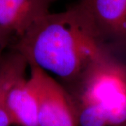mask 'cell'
<instances>
[{"label": "cell", "mask_w": 126, "mask_h": 126, "mask_svg": "<svg viewBox=\"0 0 126 126\" xmlns=\"http://www.w3.org/2000/svg\"><path fill=\"white\" fill-rule=\"evenodd\" d=\"M12 48L28 64L58 78L64 88L76 83L94 60L108 53L84 31L71 7L39 19L16 39Z\"/></svg>", "instance_id": "obj_1"}, {"label": "cell", "mask_w": 126, "mask_h": 126, "mask_svg": "<svg viewBox=\"0 0 126 126\" xmlns=\"http://www.w3.org/2000/svg\"><path fill=\"white\" fill-rule=\"evenodd\" d=\"M64 88L72 101L96 109L107 126H126V64L118 58L102 55Z\"/></svg>", "instance_id": "obj_2"}, {"label": "cell", "mask_w": 126, "mask_h": 126, "mask_svg": "<svg viewBox=\"0 0 126 126\" xmlns=\"http://www.w3.org/2000/svg\"><path fill=\"white\" fill-rule=\"evenodd\" d=\"M70 7L99 47L116 57L126 55V0H78Z\"/></svg>", "instance_id": "obj_3"}, {"label": "cell", "mask_w": 126, "mask_h": 126, "mask_svg": "<svg viewBox=\"0 0 126 126\" xmlns=\"http://www.w3.org/2000/svg\"><path fill=\"white\" fill-rule=\"evenodd\" d=\"M29 80L38 102V126H77L72 99L56 79L33 64Z\"/></svg>", "instance_id": "obj_4"}, {"label": "cell", "mask_w": 126, "mask_h": 126, "mask_svg": "<svg viewBox=\"0 0 126 126\" xmlns=\"http://www.w3.org/2000/svg\"><path fill=\"white\" fill-rule=\"evenodd\" d=\"M58 0H0V27L16 39L39 19L49 14Z\"/></svg>", "instance_id": "obj_5"}, {"label": "cell", "mask_w": 126, "mask_h": 126, "mask_svg": "<svg viewBox=\"0 0 126 126\" xmlns=\"http://www.w3.org/2000/svg\"><path fill=\"white\" fill-rule=\"evenodd\" d=\"M4 104L13 118L14 125L38 126V102L29 78L16 81L6 91Z\"/></svg>", "instance_id": "obj_6"}, {"label": "cell", "mask_w": 126, "mask_h": 126, "mask_svg": "<svg viewBox=\"0 0 126 126\" xmlns=\"http://www.w3.org/2000/svg\"><path fill=\"white\" fill-rule=\"evenodd\" d=\"M27 67L26 59L13 48L0 57V104L4 103V94L9 88L16 81L26 77Z\"/></svg>", "instance_id": "obj_7"}, {"label": "cell", "mask_w": 126, "mask_h": 126, "mask_svg": "<svg viewBox=\"0 0 126 126\" xmlns=\"http://www.w3.org/2000/svg\"><path fill=\"white\" fill-rule=\"evenodd\" d=\"M14 125L13 118L4 103L0 104V126H11Z\"/></svg>", "instance_id": "obj_8"}, {"label": "cell", "mask_w": 126, "mask_h": 126, "mask_svg": "<svg viewBox=\"0 0 126 126\" xmlns=\"http://www.w3.org/2000/svg\"><path fill=\"white\" fill-rule=\"evenodd\" d=\"M13 39H15L16 41V37L11 33L0 27V48H3L6 47L11 43Z\"/></svg>", "instance_id": "obj_9"}]
</instances>
